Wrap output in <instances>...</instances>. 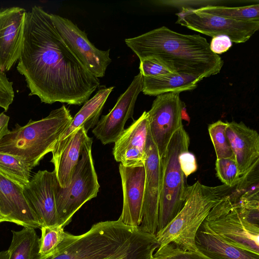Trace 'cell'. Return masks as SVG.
Instances as JSON below:
<instances>
[{
    "mask_svg": "<svg viewBox=\"0 0 259 259\" xmlns=\"http://www.w3.org/2000/svg\"><path fill=\"white\" fill-rule=\"evenodd\" d=\"M56 178L54 170H38L23 187L24 195L41 228L59 225L54 193Z\"/></svg>",
    "mask_w": 259,
    "mask_h": 259,
    "instance_id": "9a60e30c",
    "label": "cell"
},
{
    "mask_svg": "<svg viewBox=\"0 0 259 259\" xmlns=\"http://www.w3.org/2000/svg\"><path fill=\"white\" fill-rule=\"evenodd\" d=\"M200 78L191 75L171 73L155 77L143 76L142 92L149 96L179 93L195 89Z\"/></svg>",
    "mask_w": 259,
    "mask_h": 259,
    "instance_id": "7402d4cb",
    "label": "cell"
},
{
    "mask_svg": "<svg viewBox=\"0 0 259 259\" xmlns=\"http://www.w3.org/2000/svg\"><path fill=\"white\" fill-rule=\"evenodd\" d=\"M84 147L69 185L61 187L56 178L54 193L59 225L63 228L69 224L73 215L88 201L96 197L100 185L94 166L92 146Z\"/></svg>",
    "mask_w": 259,
    "mask_h": 259,
    "instance_id": "52a82bcc",
    "label": "cell"
},
{
    "mask_svg": "<svg viewBox=\"0 0 259 259\" xmlns=\"http://www.w3.org/2000/svg\"><path fill=\"white\" fill-rule=\"evenodd\" d=\"M189 145L190 137L182 126L173 135L165 153L160 158L162 175L157 232L176 216L185 202L188 186L180 167L179 156L189 150Z\"/></svg>",
    "mask_w": 259,
    "mask_h": 259,
    "instance_id": "8992f818",
    "label": "cell"
},
{
    "mask_svg": "<svg viewBox=\"0 0 259 259\" xmlns=\"http://www.w3.org/2000/svg\"><path fill=\"white\" fill-rule=\"evenodd\" d=\"M9 119V116L4 112L0 114V141L10 132L8 129Z\"/></svg>",
    "mask_w": 259,
    "mask_h": 259,
    "instance_id": "e575fe53",
    "label": "cell"
},
{
    "mask_svg": "<svg viewBox=\"0 0 259 259\" xmlns=\"http://www.w3.org/2000/svg\"><path fill=\"white\" fill-rule=\"evenodd\" d=\"M40 229L38 259H46L56 251L63 239L65 231L60 225L44 226Z\"/></svg>",
    "mask_w": 259,
    "mask_h": 259,
    "instance_id": "4316f807",
    "label": "cell"
},
{
    "mask_svg": "<svg viewBox=\"0 0 259 259\" xmlns=\"http://www.w3.org/2000/svg\"><path fill=\"white\" fill-rule=\"evenodd\" d=\"M153 259H200L195 252L183 251L171 244L158 247Z\"/></svg>",
    "mask_w": 259,
    "mask_h": 259,
    "instance_id": "4dcf8cb0",
    "label": "cell"
},
{
    "mask_svg": "<svg viewBox=\"0 0 259 259\" xmlns=\"http://www.w3.org/2000/svg\"><path fill=\"white\" fill-rule=\"evenodd\" d=\"M93 142L88 132L80 127L68 137L58 141L52 151L51 162L54 165L56 175L61 187L67 186L85 145Z\"/></svg>",
    "mask_w": 259,
    "mask_h": 259,
    "instance_id": "ac0fdd59",
    "label": "cell"
},
{
    "mask_svg": "<svg viewBox=\"0 0 259 259\" xmlns=\"http://www.w3.org/2000/svg\"><path fill=\"white\" fill-rule=\"evenodd\" d=\"M159 246L156 235L118 220L106 221L81 235L65 232L56 251L46 259H153Z\"/></svg>",
    "mask_w": 259,
    "mask_h": 259,
    "instance_id": "7a4b0ae2",
    "label": "cell"
},
{
    "mask_svg": "<svg viewBox=\"0 0 259 259\" xmlns=\"http://www.w3.org/2000/svg\"><path fill=\"white\" fill-rule=\"evenodd\" d=\"M235 187V186H234ZM223 184L208 186L197 181L188 186L184 204L176 216L156 236L158 247L171 244L185 251L198 250L196 235L212 207L233 188Z\"/></svg>",
    "mask_w": 259,
    "mask_h": 259,
    "instance_id": "277c9868",
    "label": "cell"
},
{
    "mask_svg": "<svg viewBox=\"0 0 259 259\" xmlns=\"http://www.w3.org/2000/svg\"><path fill=\"white\" fill-rule=\"evenodd\" d=\"M143 76H135L126 91L118 98L113 108L103 115L92 133L102 144L114 143L124 130L127 120L133 117L135 104L142 91Z\"/></svg>",
    "mask_w": 259,
    "mask_h": 259,
    "instance_id": "4fadbf2b",
    "label": "cell"
},
{
    "mask_svg": "<svg viewBox=\"0 0 259 259\" xmlns=\"http://www.w3.org/2000/svg\"><path fill=\"white\" fill-rule=\"evenodd\" d=\"M106 259H120V258H106Z\"/></svg>",
    "mask_w": 259,
    "mask_h": 259,
    "instance_id": "f35d334b",
    "label": "cell"
},
{
    "mask_svg": "<svg viewBox=\"0 0 259 259\" xmlns=\"http://www.w3.org/2000/svg\"><path fill=\"white\" fill-rule=\"evenodd\" d=\"M0 212L9 222L24 227L41 228L23 194V187L0 174Z\"/></svg>",
    "mask_w": 259,
    "mask_h": 259,
    "instance_id": "d6986e66",
    "label": "cell"
},
{
    "mask_svg": "<svg viewBox=\"0 0 259 259\" xmlns=\"http://www.w3.org/2000/svg\"><path fill=\"white\" fill-rule=\"evenodd\" d=\"M198 11L242 21H259V4L241 7L207 5L196 9Z\"/></svg>",
    "mask_w": 259,
    "mask_h": 259,
    "instance_id": "d4e9b609",
    "label": "cell"
},
{
    "mask_svg": "<svg viewBox=\"0 0 259 259\" xmlns=\"http://www.w3.org/2000/svg\"><path fill=\"white\" fill-rule=\"evenodd\" d=\"M17 69L25 78L29 96L40 101L80 105L99 87L59 33L50 14L34 6L26 12Z\"/></svg>",
    "mask_w": 259,
    "mask_h": 259,
    "instance_id": "6da1fadb",
    "label": "cell"
},
{
    "mask_svg": "<svg viewBox=\"0 0 259 259\" xmlns=\"http://www.w3.org/2000/svg\"><path fill=\"white\" fill-rule=\"evenodd\" d=\"M14 97L13 82L9 80L5 72L0 70V107L7 111Z\"/></svg>",
    "mask_w": 259,
    "mask_h": 259,
    "instance_id": "1f68e13d",
    "label": "cell"
},
{
    "mask_svg": "<svg viewBox=\"0 0 259 259\" xmlns=\"http://www.w3.org/2000/svg\"><path fill=\"white\" fill-rule=\"evenodd\" d=\"M113 88V87H102L85 102L58 141L64 140L80 127H83L87 132L94 128L99 120L103 107Z\"/></svg>",
    "mask_w": 259,
    "mask_h": 259,
    "instance_id": "44dd1931",
    "label": "cell"
},
{
    "mask_svg": "<svg viewBox=\"0 0 259 259\" xmlns=\"http://www.w3.org/2000/svg\"><path fill=\"white\" fill-rule=\"evenodd\" d=\"M26 12L19 7L0 8V70L5 73L20 58Z\"/></svg>",
    "mask_w": 259,
    "mask_h": 259,
    "instance_id": "5bb4252c",
    "label": "cell"
},
{
    "mask_svg": "<svg viewBox=\"0 0 259 259\" xmlns=\"http://www.w3.org/2000/svg\"><path fill=\"white\" fill-rule=\"evenodd\" d=\"M232 46V41L226 35H218L213 37L209 44L211 51L218 55L228 51Z\"/></svg>",
    "mask_w": 259,
    "mask_h": 259,
    "instance_id": "836d02e7",
    "label": "cell"
},
{
    "mask_svg": "<svg viewBox=\"0 0 259 259\" xmlns=\"http://www.w3.org/2000/svg\"><path fill=\"white\" fill-rule=\"evenodd\" d=\"M185 104L179 93H169L156 96L148 111V131L158 150L160 158L165 153L175 133L183 126V113Z\"/></svg>",
    "mask_w": 259,
    "mask_h": 259,
    "instance_id": "30bf717a",
    "label": "cell"
},
{
    "mask_svg": "<svg viewBox=\"0 0 259 259\" xmlns=\"http://www.w3.org/2000/svg\"><path fill=\"white\" fill-rule=\"evenodd\" d=\"M125 42L140 60L155 58L173 72L202 80L219 73L224 64L222 58L211 51L205 38L182 34L165 26L126 38Z\"/></svg>",
    "mask_w": 259,
    "mask_h": 259,
    "instance_id": "3957f363",
    "label": "cell"
},
{
    "mask_svg": "<svg viewBox=\"0 0 259 259\" xmlns=\"http://www.w3.org/2000/svg\"><path fill=\"white\" fill-rule=\"evenodd\" d=\"M145 182L143 217L138 228L156 235L158 219L162 167L158 150L148 132L145 147Z\"/></svg>",
    "mask_w": 259,
    "mask_h": 259,
    "instance_id": "7c38bea8",
    "label": "cell"
},
{
    "mask_svg": "<svg viewBox=\"0 0 259 259\" xmlns=\"http://www.w3.org/2000/svg\"><path fill=\"white\" fill-rule=\"evenodd\" d=\"M140 61V72L143 77H155L175 73L155 58H147Z\"/></svg>",
    "mask_w": 259,
    "mask_h": 259,
    "instance_id": "f546056e",
    "label": "cell"
},
{
    "mask_svg": "<svg viewBox=\"0 0 259 259\" xmlns=\"http://www.w3.org/2000/svg\"><path fill=\"white\" fill-rule=\"evenodd\" d=\"M73 118L64 105L38 120L30 119L24 126L16 124L0 141V152L18 157L31 170L52 152Z\"/></svg>",
    "mask_w": 259,
    "mask_h": 259,
    "instance_id": "5b68a950",
    "label": "cell"
},
{
    "mask_svg": "<svg viewBox=\"0 0 259 259\" xmlns=\"http://www.w3.org/2000/svg\"><path fill=\"white\" fill-rule=\"evenodd\" d=\"M3 222H9L6 218L3 216L0 212V223Z\"/></svg>",
    "mask_w": 259,
    "mask_h": 259,
    "instance_id": "74e56055",
    "label": "cell"
},
{
    "mask_svg": "<svg viewBox=\"0 0 259 259\" xmlns=\"http://www.w3.org/2000/svg\"><path fill=\"white\" fill-rule=\"evenodd\" d=\"M9 257L10 253L8 250L0 252V259H9Z\"/></svg>",
    "mask_w": 259,
    "mask_h": 259,
    "instance_id": "8d00e7d4",
    "label": "cell"
},
{
    "mask_svg": "<svg viewBox=\"0 0 259 259\" xmlns=\"http://www.w3.org/2000/svg\"><path fill=\"white\" fill-rule=\"evenodd\" d=\"M31 170L18 157L0 152V174L22 187L29 182Z\"/></svg>",
    "mask_w": 259,
    "mask_h": 259,
    "instance_id": "484cf974",
    "label": "cell"
},
{
    "mask_svg": "<svg viewBox=\"0 0 259 259\" xmlns=\"http://www.w3.org/2000/svg\"><path fill=\"white\" fill-rule=\"evenodd\" d=\"M230 192L212 207L204 222L212 232L227 243L259 255V226L249 223L242 216Z\"/></svg>",
    "mask_w": 259,
    "mask_h": 259,
    "instance_id": "ba28073f",
    "label": "cell"
},
{
    "mask_svg": "<svg viewBox=\"0 0 259 259\" xmlns=\"http://www.w3.org/2000/svg\"><path fill=\"white\" fill-rule=\"evenodd\" d=\"M176 15V23L212 37L226 35L236 44L247 41L259 28V21L232 20L189 7H183Z\"/></svg>",
    "mask_w": 259,
    "mask_h": 259,
    "instance_id": "9c48e42d",
    "label": "cell"
},
{
    "mask_svg": "<svg viewBox=\"0 0 259 259\" xmlns=\"http://www.w3.org/2000/svg\"><path fill=\"white\" fill-rule=\"evenodd\" d=\"M123 205L118 219L125 225L138 228L141 224L144 197V166L127 167L119 164Z\"/></svg>",
    "mask_w": 259,
    "mask_h": 259,
    "instance_id": "2e32d148",
    "label": "cell"
},
{
    "mask_svg": "<svg viewBox=\"0 0 259 259\" xmlns=\"http://www.w3.org/2000/svg\"><path fill=\"white\" fill-rule=\"evenodd\" d=\"M197 248L222 259H259V255L239 249L212 232L203 222L196 235Z\"/></svg>",
    "mask_w": 259,
    "mask_h": 259,
    "instance_id": "603a6c76",
    "label": "cell"
},
{
    "mask_svg": "<svg viewBox=\"0 0 259 259\" xmlns=\"http://www.w3.org/2000/svg\"><path fill=\"white\" fill-rule=\"evenodd\" d=\"M181 168L186 178L197 169V164L195 155L189 150L183 152L179 156Z\"/></svg>",
    "mask_w": 259,
    "mask_h": 259,
    "instance_id": "d6a6232c",
    "label": "cell"
},
{
    "mask_svg": "<svg viewBox=\"0 0 259 259\" xmlns=\"http://www.w3.org/2000/svg\"><path fill=\"white\" fill-rule=\"evenodd\" d=\"M148 132V115L144 111L114 143L112 153L115 160L127 167L144 166Z\"/></svg>",
    "mask_w": 259,
    "mask_h": 259,
    "instance_id": "e0dca14e",
    "label": "cell"
},
{
    "mask_svg": "<svg viewBox=\"0 0 259 259\" xmlns=\"http://www.w3.org/2000/svg\"><path fill=\"white\" fill-rule=\"evenodd\" d=\"M34 229L24 227L20 231H12L9 259H38L39 238Z\"/></svg>",
    "mask_w": 259,
    "mask_h": 259,
    "instance_id": "cb8c5ba5",
    "label": "cell"
},
{
    "mask_svg": "<svg viewBox=\"0 0 259 259\" xmlns=\"http://www.w3.org/2000/svg\"><path fill=\"white\" fill-rule=\"evenodd\" d=\"M227 126V122L219 120L209 124L208 127L217 159L234 158L226 133Z\"/></svg>",
    "mask_w": 259,
    "mask_h": 259,
    "instance_id": "83f0119b",
    "label": "cell"
},
{
    "mask_svg": "<svg viewBox=\"0 0 259 259\" xmlns=\"http://www.w3.org/2000/svg\"><path fill=\"white\" fill-rule=\"evenodd\" d=\"M227 123L226 135L242 177L259 160V135L242 121Z\"/></svg>",
    "mask_w": 259,
    "mask_h": 259,
    "instance_id": "ffe728a7",
    "label": "cell"
},
{
    "mask_svg": "<svg viewBox=\"0 0 259 259\" xmlns=\"http://www.w3.org/2000/svg\"><path fill=\"white\" fill-rule=\"evenodd\" d=\"M215 166L217 176L223 184L233 187L240 181L241 176L234 158L217 159Z\"/></svg>",
    "mask_w": 259,
    "mask_h": 259,
    "instance_id": "f1b7e54d",
    "label": "cell"
},
{
    "mask_svg": "<svg viewBox=\"0 0 259 259\" xmlns=\"http://www.w3.org/2000/svg\"><path fill=\"white\" fill-rule=\"evenodd\" d=\"M50 17L59 33L85 68L97 78L104 76L112 61L110 50L102 51L96 48L84 31L71 20L53 14H50Z\"/></svg>",
    "mask_w": 259,
    "mask_h": 259,
    "instance_id": "8fae6325",
    "label": "cell"
},
{
    "mask_svg": "<svg viewBox=\"0 0 259 259\" xmlns=\"http://www.w3.org/2000/svg\"><path fill=\"white\" fill-rule=\"evenodd\" d=\"M195 253L200 259H222L213 254L198 249Z\"/></svg>",
    "mask_w": 259,
    "mask_h": 259,
    "instance_id": "d590c367",
    "label": "cell"
}]
</instances>
